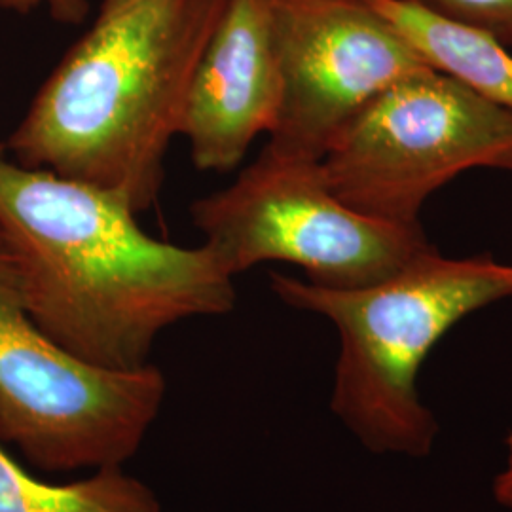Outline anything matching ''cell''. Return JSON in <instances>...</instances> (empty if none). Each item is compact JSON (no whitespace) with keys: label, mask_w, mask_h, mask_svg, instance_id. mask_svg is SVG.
Here are the masks:
<instances>
[{"label":"cell","mask_w":512,"mask_h":512,"mask_svg":"<svg viewBox=\"0 0 512 512\" xmlns=\"http://www.w3.org/2000/svg\"><path fill=\"white\" fill-rule=\"evenodd\" d=\"M0 234L38 327L88 365H150L162 332L238 300L236 277L205 243L152 238L120 196L25 167L2 143Z\"/></svg>","instance_id":"6da1fadb"},{"label":"cell","mask_w":512,"mask_h":512,"mask_svg":"<svg viewBox=\"0 0 512 512\" xmlns=\"http://www.w3.org/2000/svg\"><path fill=\"white\" fill-rule=\"evenodd\" d=\"M228 0H101L4 143L25 167L99 186L141 215L162 194L198 61Z\"/></svg>","instance_id":"7a4b0ae2"},{"label":"cell","mask_w":512,"mask_h":512,"mask_svg":"<svg viewBox=\"0 0 512 512\" xmlns=\"http://www.w3.org/2000/svg\"><path fill=\"white\" fill-rule=\"evenodd\" d=\"M285 304L327 317L340 355L330 408L374 454L427 456L439 433L416 378L461 319L512 296V266L490 255L446 258L433 247L399 274L363 289H323L274 272Z\"/></svg>","instance_id":"3957f363"},{"label":"cell","mask_w":512,"mask_h":512,"mask_svg":"<svg viewBox=\"0 0 512 512\" xmlns=\"http://www.w3.org/2000/svg\"><path fill=\"white\" fill-rule=\"evenodd\" d=\"M165 378L150 365H88L38 327L0 234V442L46 473L124 465L158 418Z\"/></svg>","instance_id":"277c9868"},{"label":"cell","mask_w":512,"mask_h":512,"mask_svg":"<svg viewBox=\"0 0 512 512\" xmlns=\"http://www.w3.org/2000/svg\"><path fill=\"white\" fill-rule=\"evenodd\" d=\"M190 215L234 277L264 262H287L315 287L349 291L382 283L433 249L421 224L355 211L332 192L321 162L268 145L234 183L192 203Z\"/></svg>","instance_id":"5b68a950"},{"label":"cell","mask_w":512,"mask_h":512,"mask_svg":"<svg viewBox=\"0 0 512 512\" xmlns=\"http://www.w3.org/2000/svg\"><path fill=\"white\" fill-rule=\"evenodd\" d=\"M321 165L332 192L355 211L420 226L427 198L459 173H512V112L431 69L372 99Z\"/></svg>","instance_id":"8992f818"},{"label":"cell","mask_w":512,"mask_h":512,"mask_svg":"<svg viewBox=\"0 0 512 512\" xmlns=\"http://www.w3.org/2000/svg\"><path fill=\"white\" fill-rule=\"evenodd\" d=\"M274 29L283 93L268 147L285 156L321 162L372 99L431 71L366 0H275Z\"/></svg>","instance_id":"52a82bcc"},{"label":"cell","mask_w":512,"mask_h":512,"mask_svg":"<svg viewBox=\"0 0 512 512\" xmlns=\"http://www.w3.org/2000/svg\"><path fill=\"white\" fill-rule=\"evenodd\" d=\"M275 0H228L186 97L181 137L200 171L236 169L281 107Z\"/></svg>","instance_id":"ba28073f"},{"label":"cell","mask_w":512,"mask_h":512,"mask_svg":"<svg viewBox=\"0 0 512 512\" xmlns=\"http://www.w3.org/2000/svg\"><path fill=\"white\" fill-rule=\"evenodd\" d=\"M437 73L512 112L511 48L406 0H366Z\"/></svg>","instance_id":"9c48e42d"},{"label":"cell","mask_w":512,"mask_h":512,"mask_svg":"<svg viewBox=\"0 0 512 512\" xmlns=\"http://www.w3.org/2000/svg\"><path fill=\"white\" fill-rule=\"evenodd\" d=\"M0 512H165L160 499L122 465L69 484L31 475L0 442Z\"/></svg>","instance_id":"30bf717a"},{"label":"cell","mask_w":512,"mask_h":512,"mask_svg":"<svg viewBox=\"0 0 512 512\" xmlns=\"http://www.w3.org/2000/svg\"><path fill=\"white\" fill-rule=\"evenodd\" d=\"M425 12L480 31L512 50V0H406Z\"/></svg>","instance_id":"8fae6325"},{"label":"cell","mask_w":512,"mask_h":512,"mask_svg":"<svg viewBox=\"0 0 512 512\" xmlns=\"http://www.w3.org/2000/svg\"><path fill=\"white\" fill-rule=\"evenodd\" d=\"M0 8L18 12V14L46 10L50 18H54L59 23L78 25L88 16L90 2L88 0H0Z\"/></svg>","instance_id":"7c38bea8"},{"label":"cell","mask_w":512,"mask_h":512,"mask_svg":"<svg viewBox=\"0 0 512 512\" xmlns=\"http://www.w3.org/2000/svg\"><path fill=\"white\" fill-rule=\"evenodd\" d=\"M494 494L499 505L512 509V431L509 433V437H507L505 469L495 478Z\"/></svg>","instance_id":"4fadbf2b"}]
</instances>
